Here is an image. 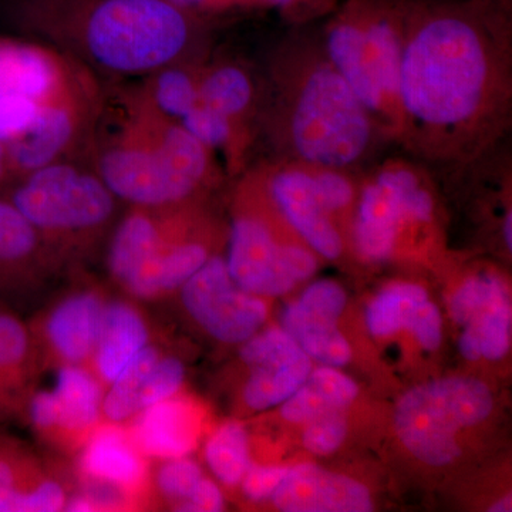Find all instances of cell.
<instances>
[{"mask_svg": "<svg viewBox=\"0 0 512 512\" xmlns=\"http://www.w3.org/2000/svg\"><path fill=\"white\" fill-rule=\"evenodd\" d=\"M507 33L468 9H430L406 20L399 134L434 163L476 160L503 134L511 110Z\"/></svg>", "mask_w": 512, "mask_h": 512, "instance_id": "cell-1", "label": "cell"}, {"mask_svg": "<svg viewBox=\"0 0 512 512\" xmlns=\"http://www.w3.org/2000/svg\"><path fill=\"white\" fill-rule=\"evenodd\" d=\"M16 33L103 80L143 79L168 64L205 59L201 16L171 0H0Z\"/></svg>", "mask_w": 512, "mask_h": 512, "instance_id": "cell-2", "label": "cell"}, {"mask_svg": "<svg viewBox=\"0 0 512 512\" xmlns=\"http://www.w3.org/2000/svg\"><path fill=\"white\" fill-rule=\"evenodd\" d=\"M79 160L126 207L148 210L192 204L218 178L214 151L158 113L138 84L124 80H103L99 110Z\"/></svg>", "mask_w": 512, "mask_h": 512, "instance_id": "cell-3", "label": "cell"}, {"mask_svg": "<svg viewBox=\"0 0 512 512\" xmlns=\"http://www.w3.org/2000/svg\"><path fill=\"white\" fill-rule=\"evenodd\" d=\"M272 84L258 120L286 161L348 170L370 156L382 131L323 50L286 49Z\"/></svg>", "mask_w": 512, "mask_h": 512, "instance_id": "cell-4", "label": "cell"}, {"mask_svg": "<svg viewBox=\"0 0 512 512\" xmlns=\"http://www.w3.org/2000/svg\"><path fill=\"white\" fill-rule=\"evenodd\" d=\"M0 195L28 218L63 264L106 248L126 208L80 160L57 161L13 178Z\"/></svg>", "mask_w": 512, "mask_h": 512, "instance_id": "cell-5", "label": "cell"}, {"mask_svg": "<svg viewBox=\"0 0 512 512\" xmlns=\"http://www.w3.org/2000/svg\"><path fill=\"white\" fill-rule=\"evenodd\" d=\"M493 409V393L481 380L444 377L403 394L394 409V430L414 458L444 467L461 456L460 431L483 423Z\"/></svg>", "mask_w": 512, "mask_h": 512, "instance_id": "cell-6", "label": "cell"}, {"mask_svg": "<svg viewBox=\"0 0 512 512\" xmlns=\"http://www.w3.org/2000/svg\"><path fill=\"white\" fill-rule=\"evenodd\" d=\"M101 92L103 79L70 59L66 76L40 103L32 127L6 143L10 180L57 161L79 160L99 110Z\"/></svg>", "mask_w": 512, "mask_h": 512, "instance_id": "cell-7", "label": "cell"}, {"mask_svg": "<svg viewBox=\"0 0 512 512\" xmlns=\"http://www.w3.org/2000/svg\"><path fill=\"white\" fill-rule=\"evenodd\" d=\"M238 211L225 259L235 284L261 298H276L315 274L318 259L311 248L276 237L268 220L248 204Z\"/></svg>", "mask_w": 512, "mask_h": 512, "instance_id": "cell-8", "label": "cell"}, {"mask_svg": "<svg viewBox=\"0 0 512 512\" xmlns=\"http://www.w3.org/2000/svg\"><path fill=\"white\" fill-rule=\"evenodd\" d=\"M180 296L188 316L208 336L225 345H242L268 319L265 298L235 284L220 255H212L181 286Z\"/></svg>", "mask_w": 512, "mask_h": 512, "instance_id": "cell-9", "label": "cell"}, {"mask_svg": "<svg viewBox=\"0 0 512 512\" xmlns=\"http://www.w3.org/2000/svg\"><path fill=\"white\" fill-rule=\"evenodd\" d=\"M103 389L89 366L60 365L53 386L29 397L30 423L49 439L84 444L99 426Z\"/></svg>", "mask_w": 512, "mask_h": 512, "instance_id": "cell-10", "label": "cell"}, {"mask_svg": "<svg viewBox=\"0 0 512 512\" xmlns=\"http://www.w3.org/2000/svg\"><path fill=\"white\" fill-rule=\"evenodd\" d=\"M192 204L160 210L161 227L156 245L124 288L128 295L153 301L180 291L214 255L205 239L192 235L188 214Z\"/></svg>", "mask_w": 512, "mask_h": 512, "instance_id": "cell-11", "label": "cell"}, {"mask_svg": "<svg viewBox=\"0 0 512 512\" xmlns=\"http://www.w3.org/2000/svg\"><path fill=\"white\" fill-rule=\"evenodd\" d=\"M239 359L251 370L242 389V400L254 412L281 406L313 369L311 357L282 328L259 330L245 340Z\"/></svg>", "mask_w": 512, "mask_h": 512, "instance_id": "cell-12", "label": "cell"}, {"mask_svg": "<svg viewBox=\"0 0 512 512\" xmlns=\"http://www.w3.org/2000/svg\"><path fill=\"white\" fill-rule=\"evenodd\" d=\"M256 173L269 202L316 255L335 261L343 238L316 195L309 165L282 160Z\"/></svg>", "mask_w": 512, "mask_h": 512, "instance_id": "cell-13", "label": "cell"}, {"mask_svg": "<svg viewBox=\"0 0 512 512\" xmlns=\"http://www.w3.org/2000/svg\"><path fill=\"white\" fill-rule=\"evenodd\" d=\"M120 424L97 426L84 441L80 471L92 490L86 495L96 511L127 505L147 483V457Z\"/></svg>", "mask_w": 512, "mask_h": 512, "instance_id": "cell-14", "label": "cell"}, {"mask_svg": "<svg viewBox=\"0 0 512 512\" xmlns=\"http://www.w3.org/2000/svg\"><path fill=\"white\" fill-rule=\"evenodd\" d=\"M348 305L345 289L333 281L313 282L282 313V326L312 360L325 366L348 365L352 349L338 322Z\"/></svg>", "mask_w": 512, "mask_h": 512, "instance_id": "cell-15", "label": "cell"}, {"mask_svg": "<svg viewBox=\"0 0 512 512\" xmlns=\"http://www.w3.org/2000/svg\"><path fill=\"white\" fill-rule=\"evenodd\" d=\"M106 296L84 288L67 293L42 316L33 338H39L59 365L90 366L103 322Z\"/></svg>", "mask_w": 512, "mask_h": 512, "instance_id": "cell-16", "label": "cell"}, {"mask_svg": "<svg viewBox=\"0 0 512 512\" xmlns=\"http://www.w3.org/2000/svg\"><path fill=\"white\" fill-rule=\"evenodd\" d=\"M60 265L28 218L0 195V303L8 305Z\"/></svg>", "mask_w": 512, "mask_h": 512, "instance_id": "cell-17", "label": "cell"}, {"mask_svg": "<svg viewBox=\"0 0 512 512\" xmlns=\"http://www.w3.org/2000/svg\"><path fill=\"white\" fill-rule=\"evenodd\" d=\"M284 512H369L372 494L353 478L315 464H299L288 473L271 497Z\"/></svg>", "mask_w": 512, "mask_h": 512, "instance_id": "cell-18", "label": "cell"}, {"mask_svg": "<svg viewBox=\"0 0 512 512\" xmlns=\"http://www.w3.org/2000/svg\"><path fill=\"white\" fill-rule=\"evenodd\" d=\"M323 53L369 111L380 131L393 136L392 117L377 82L360 12L332 23L326 32Z\"/></svg>", "mask_w": 512, "mask_h": 512, "instance_id": "cell-19", "label": "cell"}, {"mask_svg": "<svg viewBox=\"0 0 512 512\" xmlns=\"http://www.w3.org/2000/svg\"><path fill=\"white\" fill-rule=\"evenodd\" d=\"M131 421L128 433L147 458L161 461L188 456L200 439V410L180 393L147 407Z\"/></svg>", "mask_w": 512, "mask_h": 512, "instance_id": "cell-20", "label": "cell"}, {"mask_svg": "<svg viewBox=\"0 0 512 512\" xmlns=\"http://www.w3.org/2000/svg\"><path fill=\"white\" fill-rule=\"evenodd\" d=\"M70 59L33 40L0 39V97L42 103L59 86Z\"/></svg>", "mask_w": 512, "mask_h": 512, "instance_id": "cell-21", "label": "cell"}, {"mask_svg": "<svg viewBox=\"0 0 512 512\" xmlns=\"http://www.w3.org/2000/svg\"><path fill=\"white\" fill-rule=\"evenodd\" d=\"M150 339V326L136 303L107 299L99 342L89 367L106 387L150 345Z\"/></svg>", "mask_w": 512, "mask_h": 512, "instance_id": "cell-22", "label": "cell"}, {"mask_svg": "<svg viewBox=\"0 0 512 512\" xmlns=\"http://www.w3.org/2000/svg\"><path fill=\"white\" fill-rule=\"evenodd\" d=\"M200 103L228 117L239 130L252 137L259 119L262 96L254 74L235 60L205 63L200 83Z\"/></svg>", "mask_w": 512, "mask_h": 512, "instance_id": "cell-23", "label": "cell"}, {"mask_svg": "<svg viewBox=\"0 0 512 512\" xmlns=\"http://www.w3.org/2000/svg\"><path fill=\"white\" fill-rule=\"evenodd\" d=\"M407 221L397 202L376 180L360 191L353 222V244L360 258L383 262L396 251L400 232Z\"/></svg>", "mask_w": 512, "mask_h": 512, "instance_id": "cell-24", "label": "cell"}, {"mask_svg": "<svg viewBox=\"0 0 512 512\" xmlns=\"http://www.w3.org/2000/svg\"><path fill=\"white\" fill-rule=\"evenodd\" d=\"M377 82L393 123V137L399 134V83L406 20L387 12H360Z\"/></svg>", "mask_w": 512, "mask_h": 512, "instance_id": "cell-25", "label": "cell"}, {"mask_svg": "<svg viewBox=\"0 0 512 512\" xmlns=\"http://www.w3.org/2000/svg\"><path fill=\"white\" fill-rule=\"evenodd\" d=\"M357 396L355 380L336 367H319L312 369L302 386L281 404V416L289 423L305 424L323 414L348 410Z\"/></svg>", "mask_w": 512, "mask_h": 512, "instance_id": "cell-26", "label": "cell"}, {"mask_svg": "<svg viewBox=\"0 0 512 512\" xmlns=\"http://www.w3.org/2000/svg\"><path fill=\"white\" fill-rule=\"evenodd\" d=\"M204 64V59L168 64L140 79L138 89L158 113L180 121L200 104Z\"/></svg>", "mask_w": 512, "mask_h": 512, "instance_id": "cell-27", "label": "cell"}, {"mask_svg": "<svg viewBox=\"0 0 512 512\" xmlns=\"http://www.w3.org/2000/svg\"><path fill=\"white\" fill-rule=\"evenodd\" d=\"M35 340L22 319L0 303V387L22 403L35 359Z\"/></svg>", "mask_w": 512, "mask_h": 512, "instance_id": "cell-28", "label": "cell"}, {"mask_svg": "<svg viewBox=\"0 0 512 512\" xmlns=\"http://www.w3.org/2000/svg\"><path fill=\"white\" fill-rule=\"evenodd\" d=\"M160 349L147 345L110 384L101 403V416L109 423L124 424L141 412V392L151 369L156 365Z\"/></svg>", "mask_w": 512, "mask_h": 512, "instance_id": "cell-29", "label": "cell"}, {"mask_svg": "<svg viewBox=\"0 0 512 512\" xmlns=\"http://www.w3.org/2000/svg\"><path fill=\"white\" fill-rule=\"evenodd\" d=\"M178 123L211 151H222L229 170H239L244 165L252 137L239 130L228 117L200 103Z\"/></svg>", "mask_w": 512, "mask_h": 512, "instance_id": "cell-30", "label": "cell"}, {"mask_svg": "<svg viewBox=\"0 0 512 512\" xmlns=\"http://www.w3.org/2000/svg\"><path fill=\"white\" fill-rule=\"evenodd\" d=\"M429 293L417 284H394L383 289L367 306L366 325L375 338H390L409 329Z\"/></svg>", "mask_w": 512, "mask_h": 512, "instance_id": "cell-31", "label": "cell"}, {"mask_svg": "<svg viewBox=\"0 0 512 512\" xmlns=\"http://www.w3.org/2000/svg\"><path fill=\"white\" fill-rule=\"evenodd\" d=\"M375 180L392 195L403 211L407 224L427 225L434 218V198L423 178L403 161L383 164Z\"/></svg>", "mask_w": 512, "mask_h": 512, "instance_id": "cell-32", "label": "cell"}, {"mask_svg": "<svg viewBox=\"0 0 512 512\" xmlns=\"http://www.w3.org/2000/svg\"><path fill=\"white\" fill-rule=\"evenodd\" d=\"M204 456L218 481L228 487L241 484L252 466L244 424L228 421L218 427L205 443Z\"/></svg>", "mask_w": 512, "mask_h": 512, "instance_id": "cell-33", "label": "cell"}, {"mask_svg": "<svg viewBox=\"0 0 512 512\" xmlns=\"http://www.w3.org/2000/svg\"><path fill=\"white\" fill-rule=\"evenodd\" d=\"M473 332L480 345L481 357L501 360L511 348L512 308L510 295L498 299L484 309L476 319L463 326Z\"/></svg>", "mask_w": 512, "mask_h": 512, "instance_id": "cell-34", "label": "cell"}, {"mask_svg": "<svg viewBox=\"0 0 512 512\" xmlns=\"http://www.w3.org/2000/svg\"><path fill=\"white\" fill-rule=\"evenodd\" d=\"M508 295H510L508 286L500 276L495 274L471 276L451 296V318L463 328L488 306Z\"/></svg>", "mask_w": 512, "mask_h": 512, "instance_id": "cell-35", "label": "cell"}, {"mask_svg": "<svg viewBox=\"0 0 512 512\" xmlns=\"http://www.w3.org/2000/svg\"><path fill=\"white\" fill-rule=\"evenodd\" d=\"M204 478L201 467L190 457L161 460L154 476V483L160 497L175 510L180 511Z\"/></svg>", "mask_w": 512, "mask_h": 512, "instance_id": "cell-36", "label": "cell"}, {"mask_svg": "<svg viewBox=\"0 0 512 512\" xmlns=\"http://www.w3.org/2000/svg\"><path fill=\"white\" fill-rule=\"evenodd\" d=\"M185 376H187V370L183 360L161 353L144 383L143 392H141V412L153 404L163 402L180 393Z\"/></svg>", "mask_w": 512, "mask_h": 512, "instance_id": "cell-37", "label": "cell"}, {"mask_svg": "<svg viewBox=\"0 0 512 512\" xmlns=\"http://www.w3.org/2000/svg\"><path fill=\"white\" fill-rule=\"evenodd\" d=\"M311 168L313 185L320 204L330 217L348 210L355 200L356 188L343 168L313 167Z\"/></svg>", "mask_w": 512, "mask_h": 512, "instance_id": "cell-38", "label": "cell"}, {"mask_svg": "<svg viewBox=\"0 0 512 512\" xmlns=\"http://www.w3.org/2000/svg\"><path fill=\"white\" fill-rule=\"evenodd\" d=\"M306 424L302 443L309 453L316 456H329L335 453L348 436L346 410L323 414Z\"/></svg>", "mask_w": 512, "mask_h": 512, "instance_id": "cell-39", "label": "cell"}, {"mask_svg": "<svg viewBox=\"0 0 512 512\" xmlns=\"http://www.w3.org/2000/svg\"><path fill=\"white\" fill-rule=\"evenodd\" d=\"M40 103L20 97H0V141L10 143L32 127Z\"/></svg>", "mask_w": 512, "mask_h": 512, "instance_id": "cell-40", "label": "cell"}, {"mask_svg": "<svg viewBox=\"0 0 512 512\" xmlns=\"http://www.w3.org/2000/svg\"><path fill=\"white\" fill-rule=\"evenodd\" d=\"M407 330L427 352L439 349L443 339V319L436 303L431 302L430 299L424 302Z\"/></svg>", "mask_w": 512, "mask_h": 512, "instance_id": "cell-41", "label": "cell"}, {"mask_svg": "<svg viewBox=\"0 0 512 512\" xmlns=\"http://www.w3.org/2000/svg\"><path fill=\"white\" fill-rule=\"evenodd\" d=\"M288 470L286 467H262L252 464L239 485L249 500L261 503L272 497L276 488L284 481Z\"/></svg>", "mask_w": 512, "mask_h": 512, "instance_id": "cell-42", "label": "cell"}, {"mask_svg": "<svg viewBox=\"0 0 512 512\" xmlns=\"http://www.w3.org/2000/svg\"><path fill=\"white\" fill-rule=\"evenodd\" d=\"M224 495L214 481L202 478L194 494L180 508V511L190 512H218L224 510Z\"/></svg>", "mask_w": 512, "mask_h": 512, "instance_id": "cell-43", "label": "cell"}, {"mask_svg": "<svg viewBox=\"0 0 512 512\" xmlns=\"http://www.w3.org/2000/svg\"><path fill=\"white\" fill-rule=\"evenodd\" d=\"M171 2L197 16L205 12H214V10H224L232 8V6L242 5L241 0H171Z\"/></svg>", "mask_w": 512, "mask_h": 512, "instance_id": "cell-44", "label": "cell"}, {"mask_svg": "<svg viewBox=\"0 0 512 512\" xmlns=\"http://www.w3.org/2000/svg\"><path fill=\"white\" fill-rule=\"evenodd\" d=\"M10 180V168H9V156L8 148L6 144L0 141V190L9 183Z\"/></svg>", "mask_w": 512, "mask_h": 512, "instance_id": "cell-45", "label": "cell"}, {"mask_svg": "<svg viewBox=\"0 0 512 512\" xmlns=\"http://www.w3.org/2000/svg\"><path fill=\"white\" fill-rule=\"evenodd\" d=\"M16 406H18V404H16L15 400L0 387V417L6 416V414L15 410Z\"/></svg>", "mask_w": 512, "mask_h": 512, "instance_id": "cell-46", "label": "cell"}, {"mask_svg": "<svg viewBox=\"0 0 512 512\" xmlns=\"http://www.w3.org/2000/svg\"><path fill=\"white\" fill-rule=\"evenodd\" d=\"M503 238L505 247L511 252L512 249V214L508 211L503 222Z\"/></svg>", "mask_w": 512, "mask_h": 512, "instance_id": "cell-47", "label": "cell"}, {"mask_svg": "<svg viewBox=\"0 0 512 512\" xmlns=\"http://www.w3.org/2000/svg\"><path fill=\"white\" fill-rule=\"evenodd\" d=\"M512 504H511V495H505V497L500 498V500L495 501L493 505H491L490 508H488V511L491 512H507L512 510Z\"/></svg>", "mask_w": 512, "mask_h": 512, "instance_id": "cell-48", "label": "cell"}, {"mask_svg": "<svg viewBox=\"0 0 512 512\" xmlns=\"http://www.w3.org/2000/svg\"><path fill=\"white\" fill-rule=\"evenodd\" d=\"M265 2L271 3V5L276 6V8L288 10L295 8L299 0H265Z\"/></svg>", "mask_w": 512, "mask_h": 512, "instance_id": "cell-49", "label": "cell"}]
</instances>
